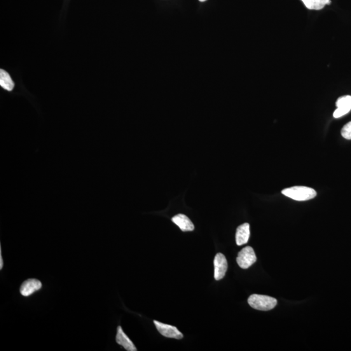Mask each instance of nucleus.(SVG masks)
<instances>
[{
    "label": "nucleus",
    "instance_id": "nucleus-14",
    "mask_svg": "<svg viewBox=\"0 0 351 351\" xmlns=\"http://www.w3.org/2000/svg\"><path fill=\"white\" fill-rule=\"evenodd\" d=\"M4 267V261L2 259V247H0V269H2Z\"/></svg>",
    "mask_w": 351,
    "mask_h": 351
},
{
    "label": "nucleus",
    "instance_id": "nucleus-9",
    "mask_svg": "<svg viewBox=\"0 0 351 351\" xmlns=\"http://www.w3.org/2000/svg\"><path fill=\"white\" fill-rule=\"evenodd\" d=\"M172 221L181 229L182 231H193L195 226L191 220L184 214H179L173 217Z\"/></svg>",
    "mask_w": 351,
    "mask_h": 351
},
{
    "label": "nucleus",
    "instance_id": "nucleus-1",
    "mask_svg": "<svg viewBox=\"0 0 351 351\" xmlns=\"http://www.w3.org/2000/svg\"><path fill=\"white\" fill-rule=\"evenodd\" d=\"M283 195L297 201H306L315 198L317 193L312 188L305 186H294L284 189Z\"/></svg>",
    "mask_w": 351,
    "mask_h": 351
},
{
    "label": "nucleus",
    "instance_id": "nucleus-10",
    "mask_svg": "<svg viewBox=\"0 0 351 351\" xmlns=\"http://www.w3.org/2000/svg\"><path fill=\"white\" fill-rule=\"evenodd\" d=\"M250 238V225L249 223H244L238 227L236 231V240L238 246H242L247 243Z\"/></svg>",
    "mask_w": 351,
    "mask_h": 351
},
{
    "label": "nucleus",
    "instance_id": "nucleus-12",
    "mask_svg": "<svg viewBox=\"0 0 351 351\" xmlns=\"http://www.w3.org/2000/svg\"><path fill=\"white\" fill-rule=\"evenodd\" d=\"M306 8L310 10H320L327 5L331 4V0H301Z\"/></svg>",
    "mask_w": 351,
    "mask_h": 351
},
{
    "label": "nucleus",
    "instance_id": "nucleus-3",
    "mask_svg": "<svg viewBox=\"0 0 351 351\" xmlns=\"http://www.w3.org/2000/svg\"><path fill=\"white\" fill-rule=\"evenodd\" d=\"M237 263L241 268L247 269L253 265L257 258L254 250L251 247H246L239 252Z\"/></svg>",
    "mask_w": 351,
    "mask_h": 351
},
{
    "label": "nucleus",
    "instance_id": "nucleus-2",
    "mask_svg": "<svg viewBox=\"0 0 351 351\" xmlns=\"http://www.w3.org/2000/svg\"><path fill=\"white\" fill-rule=\"evenodd\" d=\"M248 303L252 308L257 310L269 311L277 306V299L273 297L254 294L249 297Z\"/></svg>",
    "mask_w": 351,
    "mask_h": 351
},
{
    "label": "nucleus",
    "instance_id": "nucleus-11",
    "mask_svg": "<svg viewBox=\"0 0 351 351\" xmlns=\"http://www.w3.org/2000/svg\"><path fill=\"white\" fill-rule=\"evenodd\" d=\"M0 85L4 90L8 91H11L15 87V83L10 75L3 69L0 70Z\"/></svg>",
    "mask_w": 351,
    "mask_h": 351
},
{
    "label": "nucleus",
    "instance_id": "nucleus-6",
    "mask_svg": "<svg viewBox=\"0 0 351 351\" xmlns=\"http://www.w3.org/2000/svg\"><path fill=\"white\" fill-rule=\"evenodd\" d=\"M42 286L43 285L41 281L35 278H30L25 280L21 285L20 292L22 296L29 297L41 289Z\"/></svg>",
    "mask_w": 351,
    "mask_h": 351
},
{
    "label": "nucleus",
    "instance_id": "nucleus-7",
    "mask_svg": "<svg viewBox=\"0 0 351 351\" xmlns=\"http://www.w3.org/2000/svg\"><path fill=\"white\" fill-rule=\"evenodd\" d=\"M337 109L334 113V118L338 119L349 113L351 110L350 96H344L339 98L336 102Z\"/></svg>",
    "mask_w": 351,
    "mask_h": 351
},
{
    "label": "nucleus",
    "instance_id": "nucleus-13",
    "mask_svg": "<svg viewBox=\"0 0 351 351\" xmlns=\"http://www.w3.org/2000/svg\"><path fill=\"white\" fill-rule=\"evenodd\" d=\"M341 135L346 139L351 140V122L343 126L341 130Z\"/></svg>",
    "mask_w": 351,
    "mask_h": 351
},
{
    "label": "nucleus",
    "instance_id": "nucleus-15",
    "mask_svg": "<svg viewBox=\"0 0 351 351\" xmlns=\"http://www.w3.org/2000/svg\"><path fill=\"white\" fill-rule=\"evenodd\" d=\"M199 1H200L201 2H203L207 1V0H199Z\"/></svg>",
    "mask_w": 351,
    "mask_h": 351
},
{
    "label": "nucleus",
    "instance_id": "nucleus-5",
    "mask_svg": "<svg viewBox=\"0 0 351 351\" xmlns=\"http://www.w3.org/2000/svg\"><path fill=\"white\" fill-rule=\"evenodd\" d=\"M214 277L216 280L222 279L226 275L228 269V263L226 257L221 253H218L215 256L214 261Z\"/></svg>",
    "mask_w": 351,
    "mask_h": 351
},
{
    "label": "nucleus",
    "instance_id": "nucleus-8",
    "mask_svg": "<svg viewBox=\"0 0 351 351\" xmlns=\"http://www.w3.org/2000/svg\"><path fill=\"white\" fill-rule=\"evenodd\" d=\"M116 341L119 345L123 346V347L125 348L126 350H137V348L135 347L134 344H133L132 340L128 338V336L126 335L121 326L117 327Z\"/></svg>",
    "mask_w": 351,
    "mask_h": 351
},
{
    "label": "nucleus",
    "instance_id": "nucleus-4",
    "mask_svg": "<svg viewBox=\"0 0 351 351\" xmlns=\"http://www.w3.org/2000/svg\"><path fill=\"white\" fill-rule=\"evenodd\" d=\"M154 324L156 325V329L161 335L168 338H174L181 339L183 338V334L179 331L177 327L172 325L162 324L157 320H154Z\"/></svg>",
    "mask_w": 351,
    "mask_h": 351
}]
</instances>
